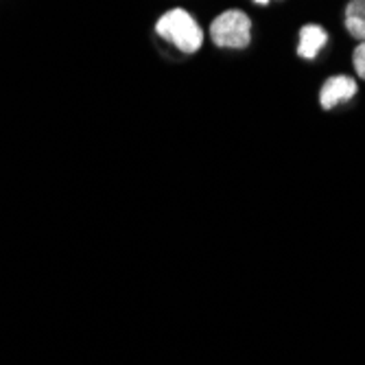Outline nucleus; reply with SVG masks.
<instances>
[{
	"instance_id": "obj_4",
	"label": "nucleus",
	"mask_w": 365,
	"mask_h": 365,
	"mask_svg": "<svg viewBox=\"0 0 365 365\" xmlns=\"http://www.w3.org/2000/svg\"><path fill=\"white\" fill-rule=\"evenodd\" d=\"M328 40H330V36L322 24H304L300 29V36H297L295 53H297V57H302L307 61L317 59L324 53V48L328 46Z\"/></svg>"
},
{
	"instance_id": "obj_1",
	"label": "nucleus",
	"mask_w": 365,
	"mask_h": 365,
	"mask_svg": "<svg viewBox=\"0 0 365 365\" xmlns=\"http://www.w3.org/2000/svg\"><path fill=\"white\" fill-rule=\"evenodd\" d=\"M155 33L160 40L169 42L184 55L199 53L206 40L202 24L184 7H173L169 11H164L155 22Z\"/></svg>"
},
{
	"instance_id": "obj_3",
	"label": "nucleus",
	"mask_w": 365,
	"mask_h": 365,
	"mask_svg": "<svg viewBox=\"0 0 365 365\" xmlns=\"http://www.w3.org/2000/svg\"><path fill=\"white\" fill-rule=\"evenodd\" d=\"M359 86L350 75H335L328 77L319 90V106L324 110H335L344 103H350Z\"/></svg>"
},
{
	"instance_id": "obj_7",
	"label": "nucleus",
	"mask_w": 365,
	"mask_h": 365,
	"mask_svg": "<svg viewBox=\"0 0 365 365\" xmlns=\"http://www.w3.org/2000/svg\"><path fill=\"white\" fill-rule=\"evenodd\" d=\"M254 3H256V5H262V7H264V5H269L272 0H254Z\"/></svg>"
},
{
	"instance_id": "obj_5",
	"label": "nucleus",
	"mask_w": 365,
	"mask_h": 365,
	"mask_svg": "<svg viewBox=\"0 0 365 365\" xmlns=\"http://www.w3.org/2000/svg\"><path fill=\"white\" fill-rule=\"evenodd\" d=\"M344 26L350 38L365 42V0H350L346 5Z\"/></svg>"
},
{
	"instance_id": "obj_6",
	"label": "nucleus",
	"mask_w": 365,
	"mask_h": 365,
	"mask_svg": "<svg viewBox=\"0 0 365 365\" xmlns=\"http://www.w3.org/2000/svg\"><path fill=\"white\" fill-rule=\"evenodd\" d=\"M352 66L359 79H365V42H359V46L352 53Z\"/></svg>"
},
{
	"instance_id": "obj_2",
	"label": "nucleus",
	"mask_w": 365,
	"mask_h": 365,
	"mask_svg": "<svg viewBox=\"0 0 365 365\" xmlns=\"http://www.w3.org/2000/svg\"><path fill=\"white\" fill-rule=\"evenodd\" d=\"M208 33L217 48L243 51L252 42V18L243 9H225L210 22Z\"/></svg>"
}]
</instances>
